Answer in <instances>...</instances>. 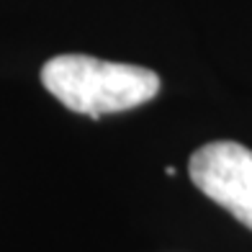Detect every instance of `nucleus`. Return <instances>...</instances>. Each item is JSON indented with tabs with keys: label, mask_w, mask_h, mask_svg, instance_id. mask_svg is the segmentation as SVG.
<instances>
[{
	"label": "nucleus",
	"mask_w": 252,
	"mask_h": 252,
	"mask_svg": "<svg viewBox=\"0 0 252 252\" xmlns=\"http://www.w3.org/2000/svg\"><path fill=\"white\" fill-rule=\"evenodd\" d=\"M41 85L64 108L98 119L150 103L157 98L162 80L150 67L88 54H57L41 67Z\"/></svg>",
	"instance_id": "f257e3e1"
},
{
	"label": "nucleus",
	"mask_w": 252,
	"mask_h": 252,
	"mask_svg": "<svg viewBox=\"0 0 252 252\" xmlns=\"http://www.w3.org/2000/svg\"><path fill=\"white\" fill-rule=\"evenodd\" d=\"M190 180L206 198L252 229V150L237 142H211L193 152Z\"/></svg>",
	"instance_id": "f03ea898"
}]
</instances>
